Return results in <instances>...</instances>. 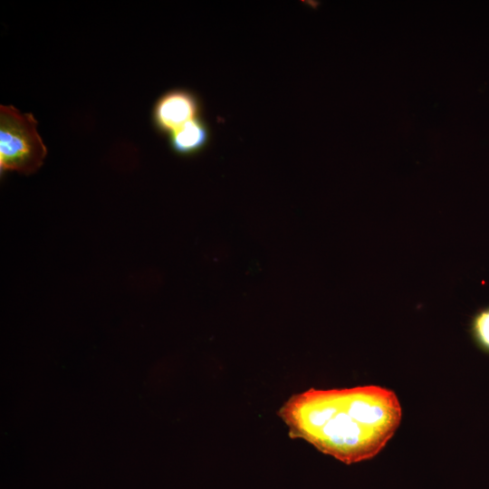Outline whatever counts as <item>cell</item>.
Listing matches in <instances>:
<instances>
[{
    "mask_svg": "<svg viewBox=\"0 0 489 489\" xmlns=\"http://www.w3.org/2000/svg\"><path fill=\"white\" fill-rule=\"evenodd\" d=\"M31 113L0 106V168L24 174L36 171L47 154Z\"/></svg>",
    "mask_w": 489,
    "mask_h": 489,
    "instance_id": "7a4b0ae2",
    "label": "cell"
},
{
    "mask_svg": "<svg viewBox=\"0 0 489 489\" xmlns=\"http://www.w3.org/2000/svg\"><path fill=\"white\" fill-rule=\"evenodd\" d=\"M471 333L478 347L489 353V306L479 310L474 315Z\"/></svg>",
    "mask_w": 489,
    "mask_h": 489,
    "instance_id": "5b68a950",
    "label": "cell"
},
{
    "mask_svg": "<svg viewBox=\"0 0 489 489\" xmlns=\"http://www.w3.org/2000/svg\"><path fill=\"white\" fill-rule=\"evenodd\" d=\"M210 129L200 117L195 118L169 134L171 149L180 155H192L206 147Z\"/></svg>",
    "mask_w": 489,
    "mask_h": 489,
    "instance_id": "277c9868",
    "label": "cell"
},
{
    "mask_svg": "<svg viewBox=\"0 0 489 489\" xmlns=\"http://www.w3.org/2000/svg\"><path fill=\"white\" fill-rule=\"evenodd\" d=\"M292 438H302L345 464L375 456L401 420L396 394L379 386L314 389L291 397L279 410Z\"/></svg>",
    "mask_w": 489,
    "mask_h": 489,
    "instance_id": "6da1fadb",
    "label": "cell"
},
{
    "mask_svg": "<svg viewBox=\"0 0 489 489\" xmlns=\"http://www.w3.org/2000/svg\"><path fill=\"white\" fill-rule=\"evenodd\" d=\"M198 98L187 90H172L157 101L153 119L156 127L164 133L171 134L191 120L199 117Z\"/></svg>",
    "mask_w": 489,
    "mask_h": 489,
    "instance_id": "3957f363",
    "label": "cell"
}]
</instances>
